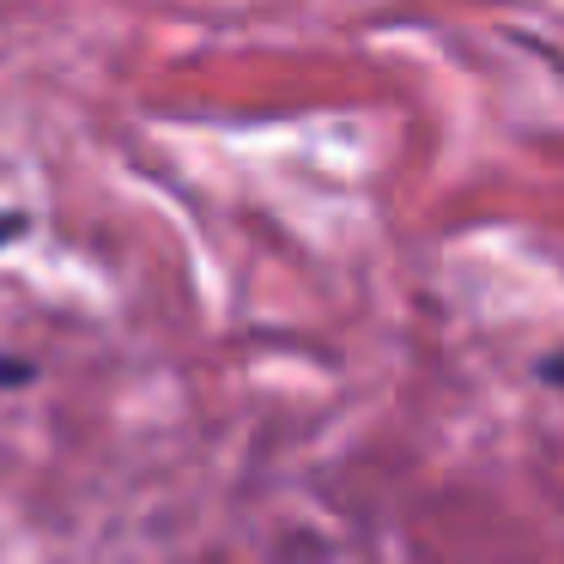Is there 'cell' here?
I'll list each match as a JSON object with an SVG mask.
<instances>
[{
  "label": "cell",
  "mask_w": 564,
  "mask_h": 564,
  "mask_svg": "<svg viewBox=\"0 0 564 564\" xmlns=\"http://www.w3.org/2000/svg\"><path fill=\"white\" fill-rule=\"evenodd\" d=\"M540 382H552V389H564V352L540 358Z\"/></svg>",
  "instance_id": "obj_2"
},
{
  "label": "cell",
  "mask_w": 564,
  "mask_h": 564,
  "mask_svg": "<svg viewBox=\"0 0 564 564\" xmlns=\"http://www.w3.org/2000/svg\"><path fill=\"white\" fill-rule=\"evenodd\" d=\"M37 377V365H0V382H31Z\"/></svg>",
  "instance_id": "obj_3"
},
{
  "label": "cell",
  "mask_w": 564,
  "mask_h": 564,
  "mask_svg": "<svg viewBox=\"0 0 564 564\" xmlns=\"http://www.w3.org/2000/svg\"><path fill=\"white\" fill-rule=\"evenodd\" d=\"M19 237H31V219L19 207H0V249H13Z\"/></svg>",
  "instance_id": "obj_1"
}]
</instances>
